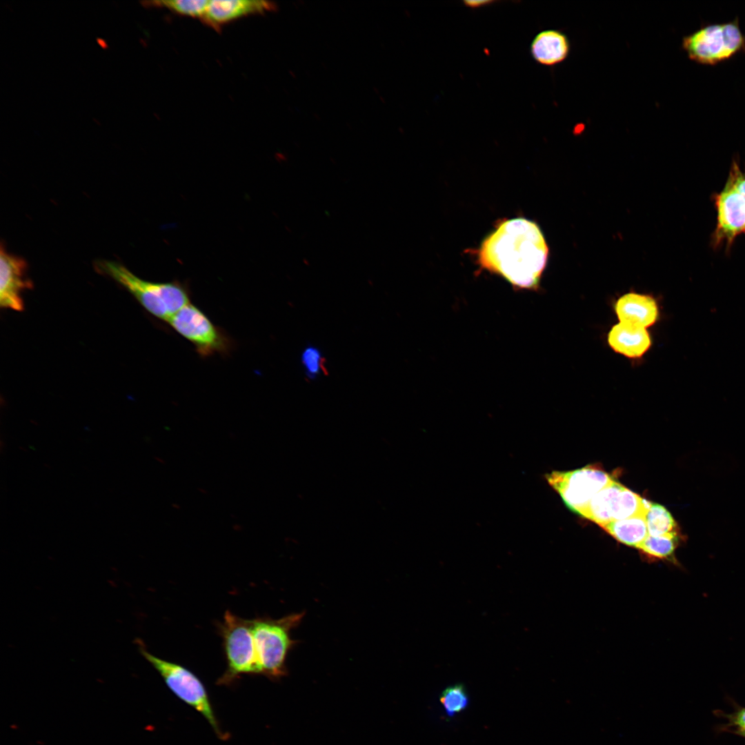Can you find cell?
<instances>
[{"instance_id": "30bf717a", "label": "cell", "mask_w": 745, "mask_h": 745, "mask_svg": "<svg viewBox=\"0 0 745 745\" xmlns=\"http://www.w3.org/2000/svg\"><path fill=\"white\" fill-rule=\"evenodd\" d=\"M717 224L712 235L715 248L730 249L735 239L745 233V195L728 176L722 190L713 197Z\"/></svg>"}, {"instance_id": "8fae6325", "label": "cell", "mask_w": 745, "mask_h": 745, "mask_svg": "<svg viewBox=\"0 0 745 745\" xmlns=\"http://www.w3.org/2000/svg\"><path fill=\"white\" fill-rule=\"evenodd\" d=\"M27 264L22 258L10 254L1 246L0 253V306L16 311L23 310L21 293L32 287L27 277Z\"/></svg>"}, {"instance_id": "3957f363", "label": "cell", "mask_w": 745, "mask_h": 745, "mask_svg": "<svg viewBox=\"0 0 745 745\" xmlns=\"http://www.w3.org/2000/svg\"><path fill=\"white\" fill-rule=\"evenodd\" d=\"M304 613L290 614L279 619H251L257 659L261 675L278 679L287 674L286 659L297 642L291 631L301 623Z\"/></svg>"}, {"instance_id": "2e32d148", "label": "cell", "mask_w": 745, "mask_h": 745, "mask_svg": "<svg viewBox=\"0 0 745 745\" xmlns=\"http://www.w3.org/2000/svg\"><path fill=\"white\" fill-rule=\"evenodd\" d=\"M600 526L619 542L637 548L648 535L646 515L612 521Z\"/></svg>"}, {"instance_id": "e0dca14e", "label": "cell", "mask_w": 745, "mask_h": 745, "mask_svg": "<svg viewBox=\"0 0 745 745\" xmlns=\"http://www.w3.org/2000/svg\"><path fill=\"white\" fill-rule=\"evenodd\" d=\"M681 534L662 536L648 535L638 549L650 559H673Z\"/></svg>"}, {"instance_id": "ffe728a7", "label": "cell", "mask_w": 745, "mask_h": 745, "mask_svg": "<svg viewBox=\"0 0 745 745\" xmlns=\"http://www.w3.org/2000/svg\"><path fill=\"white\" fill-rule=\"evenodd\" d=\"M153 6L166 8L177 14L199 18H203L209 1L207 0H169L151 2Z\"/></svg>"}, {"instance_id": "4fadbf2b", "label": "cell", "mask_w": 745, "mask_h": 745, "mask_svg": "<svg viewBox=\"0 0 745 745\" xmlns=\"http://www.w3.org/2000/svg\"><path fill=\"white\" fill-rule=\"evenodd\" d=\"M275 4L272 2L259 0L209 1L206 14L201 21L209 26L217 29L231 21L250 14L270 11L275 9Z\"/></svg>"}, {"instance_id": "7402d4cb", "label": "cell", "mask_w": 745, "mask_h": 745, "mask_svg": "<svg viewBox=\"0 0 745 745\" xmlns=\"http://www.w3.org/2000/svg\"><path fill=\"white\" fill-rule=\"evenodd\" d=\"M728 177L731 178L736 186L745 194V170H742L736 161H733Z\"/></svg>"}, {"instance_id": "8992f818", "label": "cell", "mask_w": 745, "mask_h": 745, "mask_svg": "<svg viewBox=\"0 0 745 745\" xmlns=\"http://www.w3.org/2000/svg\"><path fill=\"white\" fill-rule=\"evenodd\" d=\"M139 650L160 674L168 687L182 701L200 713L220 737V730L207 691L201 680L184 666L149 653L141 640H137Z\"/></svg>"}, {"instance_id": "5b68a950", "label": "cell", "mask_w": 745, "mask_h": 745, "mask_svg": "<svg viewBox=\"0 0 745 745\" xmlns=\"http://www.w3.org/2000/svg\"><path fill=\"white\" fill-rule=\"evenodd\" d=\"M682 46L691 60L714 65L744 51L745 36L735 19L702 26L684 37Z\"/></svg>"}, {"instance_id": "5bb4252c", "label": "cell", "mask_w": 745, "mask_h": 745, "mask_svg": "<svg viewBox=\"0 0 745 745\" xmlns=\"http://www.w3.org/2000/svg\"><path fill=\"white\" fill-rule=\"evenodd\" d=\"M607 341L615 352L630 359L642 358L652 346L651 336L646 328L622 322L611 327Z\"/></svg>"}, {"instance_id": "44dd1931", "label": "cell", "mask_w": 745, "mask_h": 745, "mask_svg": "<svg viewBox=\"0 0 745 745\" xmlns=\"http://www.w3.org/2000/svg\"><path fill=\"white\" fill-rule=\"evenodd\" d=\"M301 362L306 375L310 378L319 375L322 370V357L320 351L315 347L308 346L304 350Z\"/></svg>"}, {"instance_id": "d4e9b609", "label": "cell", "mask_w": 745, "mask_h": 745, "mask_svg": "<svg viewBox=\"0 0 745 745\" xmlns=\"http://www.w3.org/2000/svg\"><path fill=\"white\" fill-rule=\"evenodd\" d=\"M739 733L745 737V731H740Z\"/></svg>"}, {"instance_id": "9a60e30c", "label": "cell", "mask_w": 745, "mask_h": 745, "mask_svg": "<svg viewBox=\"0 0 745 745\" xmlns=\"http://www.w3.org/2000/svg\"><path fill=\"white\" fill-rule=\"evenodd\" d=\"M570 43L562 32L549 29L539 32L533 39L530 52L539 64L553 66L564 61L568 56Z\"/></svg>"}, {"instance_id": "ac0fdd59", "label": "cell", "mask_w": 745, "mask_h": 745, "mask_svg": "<svg viewBox=\"0 0 745 745\" xmlns=\"http://www.w3.org/2000/svg\"><path fill=\"white\" fill-rule=\"evenodd\" d=\"M648 535L662 536L680 533L670 513L663 506L651 503L646 515Z\"/></svg>"}, {"instance_id": "6da1fadb", "label": "cell", "mask_w": 745, "mask_h": 745, "mask_svg": "<svg viewBox=\"0 0 745 745\" xmlns=\"http://www.w3.org/2000/svg\"><path fill=\"white\" fill-rule=\"evenodd\" d=\"M549 249L537 223L524 217L500 221L477 250L480 270L504 277L515 288L537 290Z\"/></svg>"}, {"instance_id": "52a82bcc", "label": "cell", "mask_w": 745, "mask_h": 745, "mask_svg": "<svg viewBox=\"0 0 745 745\" xmlns=\"http://www.w3.org/2000/svg\"><path fill=\"white\" fill-rule=\"evenodd\" d=\"M168 323L193 344L197 353L203 357L217 353L226 354L232 348V339L225 331L215 326L200 308L191 303L175 313Z\"/></svg>"}, {"instance_id": "7a4b0ae2", "label": "cell", "mask_w": 745, "mask_h": 745, "mask_svg": "<svg viewBox=\"0 0 745 745\" xmlns=\"http://www.w3.org/2000/svg\"><path fill=\"white\" fill-rule=\"evenodd\" d=\"M95 268L125 288L145 310L161 320L168 322L179 310L191 303L188 286L179 281L163 283L146 281L113 261H98Z\"/></svg>"}, {"instance_id": "d6986e66", "label": "cell", "mask_w": 745, "mask_h": 745, "mask_svg": "<svg viewBox=\"0 0 745 745\" xmlns=\"http://www.w3.org/2000/svg\"><path fill=\"white\" fill-rule=\"evenodd\" d=\"M439 700L448 717L464 711L469 704V698L463 684H455L446 688L442 692Z\"/></svg>"}, {"instance_id": "cb8c5ba5", "label": "cell", "mask_w": 745, "mask_h": 745, "mask_svg": "<svg viewBox=\"0 0 745 745\" xmlns=\"http://www.w3.org/2000/svg\"><path fill=\"white\" fill-rule=\"evenodd\" d=\"M464 5L466 6L475 8H479V7L486 6V4L492 3V1H465L464 2Z\"/></svg>"}, {"instance_id": "ba28073f", "label": "cell", "mask_w": 745, "mask_h": 745, "mask_svg": "<svg viewBox=\"0 0 745 745\" xmlns=\"http://www.w3.org/2000/svg\"><path fill=\"white\" fill-rule=\"evenodd\" d=\"M546 477L567 507L577 514L585 508L595 495L614 480L596 465H588L571 471H553Z\"/></svg>"}, {"instance_id": "603a6c76", "label": "cell", "mask_w": 745, "mask_h": 745, "mask_svg": "<svg viewBox=\"0 0 745 745\" xmlns=\"http://www.w3.org/2000/svg\"><path fill=\"white\" fill-rule=\"evenodd\" d=\"M734 724L740 731H745V708L739 711L735 716Z\"/></svg>"}, {"instance_id": "9c48e42d", "label": "cell", "mask_w": 745, "mask_h": 745, "mask_svg": "<svg viewBox=\"0 0 745 745\" xmlns=\"http://www.w3.org/2000/svg\"><path fill=\"white\" fill-rule=\"evenodd\" d=\"M651 502L615 480L599 491L579 514L601 526L638 515H646Z\"/></svg>"}, {"instance_id": "277c9868", "label": "cell", "mask_w": 745, "mask_h": 745, "mask_svg": "<svg viewBox=\"0 0 745 745\" xmlns=\"http://www.w3.org/2000/svg\"><path fill=\"white\" fill-rule=\"evenodd\" d=\"M226 660V670L219 684H230L242 675H261L251 619L241 618L227 610L219 625Z\"/></svg>"}, {"instance_id": "7c38bea8", "label": "cell", "mask_w": 745, "mask_h": 745, "mask_svg": "<svg viewBox=\"0 0 745 745\" xmlns=\"http://www.w3.org/2000/svg\"><path fill=\"white\" fill-rule=\"evenodd\" d=\"M613 309L619 322L646 329L655 325L660 316L655 297L635 292L619 297L614 303Z\"/></svg>"}]
</instances>
